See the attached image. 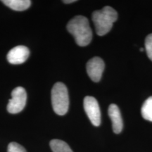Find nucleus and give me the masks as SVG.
I'll return each instance as SVG.
<instances>
[{"label":"nucleus","instance_id":"4","mask_svg":"<svg viewBox=\"0 0 152 152\" xmlns=\"http://www.w3.org/2000/svg\"><path fill=\"white\" fill-rule=\"evenodd\" d=\"M11 98L7 105V111L16 114L22 111L26 106L27 93L23 87H17L11 92Z\"/></svg>","mask_w":152,"mask_h":152},{"label":"nucleus","instance_id":"2","mask_svg":"<svg viewBox=\"0 0 152 152\" xmlns=\"http://www.w3.org/2000/svg\"><path fill=\"white\" fill-rule=\"evenodd\" d=\"M118 19V13L111 7H104L101 10L95 11L92 14V20L96 34L99 36L105 35L113 27V23Z\"/></svg>","mask_w":152,"mask_h":152},{"label":"nucleus","instance_id":"7","mask_svg":"<svg viewBox=\"0 0 152 152\" xmlns=\"http://www.w3.org/2000/svg\"><path fill=\"white\" fill-rule=\"evenodd\" d=\"M30 51L25 46H17L9 51L7 54V60L11 64L18 65L24 63L29 57Z\"/></svg>","mask_w":152,"mask_h":152},{"label":"nucleus","instance_id":"13","mask_svg":"<svg viewBox=\"0 0 152 152\" xmlns=\"http://www.w3.org/2000/svg\"><path fill=\"white\" fill-rule=\"evenodd\" d=\"M7 152H27L25 148L16 142H11L9 144Z\"/></svg>","mask_w":152,"mask_h":152},{"label":"nucleus","instance_id":"11","mask_svg":"<svg viewBox=\"0 0 152 152\" xmlns=\"http://www.w3.org/2000/svg\"><path fill=\"white\" fill-rule=\"evenodd\" d=\"M142 117L147 121L152 122V96H150L144 102L141 109Z\"/></svg>","mask_w":152,"mask_h":152},{"label":"nucleus","instance_id":"12","mask_svg":"<svg viewBox=\"0 0 152 152\" xmlns=\"http://www.w3.org/2000/svg\"><path fill=\"white\" fill-rule=\"evenodd\" d=\"M145 49L149 59L152 61V33L147 36L145 39Z\"/></svg>","mask_w":152,"mask_h":152},{"label":"nucleus","instance_id":"1","mask_svg":"<svg viewBox=\"0 0 152 152\" xmlns=\"http://www.w3.org/2000/svg\"><path fill=\"white\" fill-rule=\"evenodd\" d=\"M67 30L75 38L77 45L85 47L91 42L92 31L89 20L83 16H76L67 24Z\"/></svg>","mask_w":152,"mask_h":152},{"label":"nucleus","instance_id":"3","mask_svg":"<svg viewBox=\"0 0 152 152\" xmlns=\"http://www.w3.org/2000/svg\"><path fill=\"white\" fill-rule=\"evenodd\" d=\"M52 104L54 111L59 115L67 113L69 107V97L67 87L64 83H55L52 90Z\"/></svg>","mask_w":152,"mask_h":152},{"label":"nucleus","instance_id":"5","mask_svg":"<svg viewBox=\"0 0 152 152\" xmlns=\"http://www.w3.org/2000/svg\"><path fill=\"white\" fill-rule=\"evenodd\" d=\"M83 106L85 113L93 125L97 127L101 124V111L97 100L93 96H87L84 99Z\"/></svg>","mask_w":152,"mask_h":152},{"label":"nucleus","instance_id":"8","mask_svg":"<svg viewBox=\"0 0 152 152\" xmlns=\"http://www.w3.org/2000/svg\"><path fill=\"white\" fill-rule=\"evenodd\" d=\"M109 115L111 120L113 132L115 134H119L123 130V123L118 106L114 104H111L109 107Z\"/></svg>","mask_w":152,"mask_h":152},{"label":"nucleus","instance_id":"9","mask_svg":"<svg viewBox=\"0 0 152 152\" xmlns=\"http://www.w3.org/2000/svg\"><path fill=\"white\" fill-rule=\"evenodd\" d=\"M2 2L10 9L18 11L26 10L31 5L30 0H3Z\"/></svg>","mask_w":152,"mask_h":152},{"label":"nucleus","instance_id":"14","mask_svg":"<svg viewBox=\"0 0 152 152\" xmlns=\"http://www.w3.org/2000/svg\"><path fill=\"white\" fill-rule=\"evenodd\" d=\"M76 1L75 0H65V1H63V2L65 4H71V3H73Z\"/></svg>","mask_w":152,"mask_h":152},{"label":"nucleus","instance_id":"15","mask_svg":"<svg viewBox=\"0 0 152 152\" xmlns=\"http://www.w3.org/2000/svg\"><path fill=\"white\" fill-rule=\"evenodd\" d=\"M140 51H142V52H143V51H144V49H140Z\"/></svg>","mask_w":152,"mask_h":152},{"label":"nucleus","instance_id":"10","mask_svg":"<svg viewBox=\"0 0 152 152\" xmlns=\"http://www.w3.org/2000/svg\"><path fill=\"white\" fill-rule=\"evenodd\" d=\"M50 147L53 152H73L66 142L60 140H52Z\"/></svg>","mask_w":152,"mask_h":152},{"label":"nucleus","instance_id":"6","mask_svg":"<svg viewBox=\"0 0 152 152\" xmlns=\"http://www.w3.org/2000/svg\"><path fill=\"white\" fill-rule=\"evenodd\" d=\"M105 64L99 57H94L89 60L87 64V72L92 81L97 83L102 78Z\"/></svg>","mask_w":152,"mask_h":152}]
</instances>
